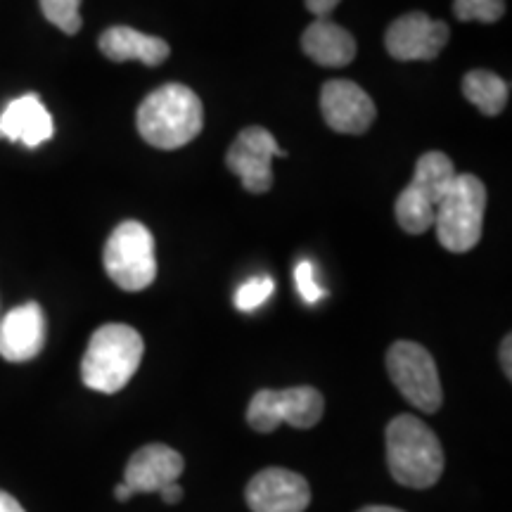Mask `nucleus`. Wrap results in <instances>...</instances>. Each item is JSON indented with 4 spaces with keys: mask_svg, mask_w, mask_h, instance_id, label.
I'll return each instance as SVG.
<instances>
[{
    "mask_svg": "<svg viewBox=\"0 0 512 512\" xmlns=\"http://www.w3.org/2000/svg\"><path fill=\"white\" fill-rule=\"evenodd\" d=\"M136 126L147 145L157 150H178L202 133V100L183 83H166L140 102Z\"/></svg>",
    "mask_w": 512,
    "mask_h": 512,
    "instance_id": "obj_1",
    "label": "nucleus"
},
{
    "mask_svg": "<svg viewBox=\"0 0 512 512\" xmlns=\"http://www.w3.org/2000/svg\"><path fill=\"white\" fill-rule=\"evenodd\" d=\"M140 332L124 323H107L93 332L81 361V380L100 394H117L131 382L143 361Z\"/></svg>",
    "mask_w": 512,
    "mask_h": 512,
    "instance_id": "obj_2",
    "label": "nucleus"
},
{
    "mask_svg": "<svg viewBox=\"0 0 512 512\" xmlns=\"http://www.w3.org/2000/svg\"><path fill=\"white\" fill-rule=\"evenodd\" d=\"M387 465L396 482L430 489L439 482L446 458L441 441L415 415H396L387 425Z\"/></svg>",
    "mask_w": 512,
    "mask_h": 512,
    "instance_id": "obj_3",
    "label": "nucleus"
},
{
    "mask_svg": "<svg viewBox=\"0 0 512 512\" xmlns=\"http://www.w3.org/2000/svg\"><path fill=\"white\" fill-rule=\"evenodd\" d=\"M486 188L477 176L458 174L434 211L439 245L448 252H470L482 240Z\"/></svg>",
    "mask_w": 512,
    "mask_h": 512,
    "instance_id": "obj_4",
    "label": "nucleus"
},
{
    "mask_svg": "<svg viewBox=\"0 0 512 512\" xmlns=\"http://www.w3.org/2000/svg\"><path fill=\"white\" fill-rule=\"evenodd\" d=\"M456 166L444 152H425L413 171V181L396 197L394 214L399 226L411 235H422L434 226V211L456 178Z\"/></svg>",
    "mask_w": 512,
    "mask_h": 512,
    "instance_id": "obj_5",
    "label": "nucleus"
},
{
    "mask_svg": "<svg viewBox=\"0 0 512 512\" xmlns=\"http://www.w3.org/2000/svg\"><path fill=\"white\" fill-rule=\"evenodd\" d=\"M102 264L112 283L121 290L143 292L157 278L155 238L143 223H119L102 252Z\"/></svg>",
    "mask_w": 512,
    "mask_h": 512,
    "instance_id": "obj_6",
    "label": "nucleus"
},
{
    "mask_svg": "<svg viewBox=\"0 0 512 512\" xmlns=\"http://www.w3.org/2000/svg\"><path fill=\"white\" fill-rule=\"evenodd\" d=\"M325 411V399L313 387L261 389L252 396L247 408L249 427L261 434L275 432L280 425L309 430L318 425Z\"/></svg>",
    "mask_w": 512,
    "mask_h": 512,
    "instance_id": "obj_7",
    "label": "nucleus"
},
{
    "mask_svg": "<svg viewBox=\"0 0 512 512\" xmlns=\"http://www.w3.org/2000/svg\"><path fill=\"white\" fill-rule=\"evenodd\" d=\"M387 373L403 399L413 403L418 411H439L444 392H441L437 363L425 347L408 339L392 344L387 351Z\"/></svg>",
    "mask_w": 512,
    "mask_h": 512,
    "instance_id": "obj_8",
    "label": "nucleus"
},
{
    "mask_svg": "<svg viewBox=\"0 0 512 512\" xmlns=\"http://www.w3.org/2000/svg\"><path fill=\"white\" fill-rule=\"evenodd\" d=\"M287 152L264 126H247L230 145L226 164L240 178L247 192L264 195L273 188V159Z\"/></svg>",
    "mask_w": 512,
    "mask_h": 512,
    "instance_id": "obj_9",
    "label": "nucleus"
},
{
    "mask_svg": "<svg viewBox=\"0 0 512 512\" xmlns=\"http://www.w3.org/2000/svg\"><path fill=\"white\" fill-rule=\"evenodd\" d=\"M451 38L446 22L432 19L427 12H408L389 24L384 46L399 62H427L439 57Z\"/></svg>",
    "mask_w": 512,
    "mask_h": 512,
    "instance_id": "obj_10",
    "label": "nucleus"
},
{
    "mask_svg": "<svg viewBox=\"0 0 512 512\" xmlns=\"http://www.w3.org/2000/svg\"><path fill=\"white\" fill-rule=\"evenodd\" d=\"M320 112L332 131L361 136L375 124L377 110L370 95L347 79H332L320 91Z\"/></svg>",
    "mask_w": 512,
    "mask_h": 512,
    "instance_id": "obj_11",
    "label": "nucleus"
},
{
    "mask_svg": "<svg viewBox=\"0 0 512 512\" xmlns=\"http://www.w3.org/2000/svg\"><path fill=\"white\" fill-rule=\"evenodd\" d=\"M252 512H304L311 503V486L302 475L285 467H266L247 484Z\"/></svg>",
    "mask_w": 512,
    "mask_h": 512,
    "instance_id": "obj_12",
    "label": "nucleus"
},
{
    "mask_svg": "<svg viewBox=\"0 0 512 512\" xmlns=\"http://www.w3.org/2000/svg\"><path fill=\"white\" fill-rule=\"evenodd\" d=\"M46 347V313L36 302H27L5 313L0 320V356L10 363L31 361Z\"/></svg>",
    "mask_w": 512,
    "mask_h": 512,
    "instance_id": "obj_13",
    "label": "nucleus"
},
{
    "mask_svg": "<svg viewBox=\"0 0 512 512\" xmlns=\"http://www.w3.org/2000/svg\"><path fill=\"white\" fill-rule=\"evenodd\" d=\"M183 467V456L171 446H143L128 460L124 484L131 486L133 494H159L164 486L178 482V477L183 475Z\"/></svg>",
    "mask_w": 512,
    "mask_h": 512,
    "instance_id": "obj_14",
    "label": "nucleus"
},
{
    "mask_svg": "<svg viewBox=\"0 0 512 512\" xmlns=\"http://www.w3.org/2000/svg\"><path fill=\"white\" fill-rule=\"evenodd\" d=\"M55 133L53 117L36 93L10 100L0 114V138L24 147H38L48 143Z\"/></svg>",
    "mask_w": 512,
    "mask_h": 512,
    "instance_id": "obj_15",
    "label": "nucleus"
},
{
    "mask_svg": "<svg viewBox=\"0 0 512 512\" xmlns=\"http://www.w3.org/2000/svg\"><path fill=\"white\" fill-rule=\"evenodd\" d=\"M100 53L112 62H131L138 60L147 67H159V64L169 60V43L164 38L143 34V31L133 27H110L102 31Z\"/></svg>",
    "mask_w": 512,
    "mask_h": 512,
    "instance_id": "obj_16",
    "label": "nucleus"
},
{
    "mask_svg": "<svg viewBox=\"0 0 512 512\" xmlns=\"http://www.w3.org/2000/svg\"><path fill=\"white\" fill-rule=\"evenodd\" d=\"M302 50L320 67H347L356 57V38L332 19H313L302 36Z\"/></svg>",
    "mask_w": 512,
    "mask_h": 512,
    "instance_id": "obj_17",
    "label": "nucleus"
},
{
    "mask_svg": "<svg viewBox=\"0 0 512 512\" xmlns=\"http://www.w3.org/2000/svg\"><path fill=\"white\" fill-rule=\"evenodd\" d=\"M463 95L486 117H496L508 105L510 86L489 69H472L463 79Z\"/></svg>",
    "mask_w": 512,
    "mask_h": 512,
    "instance_id": "obj_18",
    "label": "nucleus"
},
{
    "mask_svg": "<svg viewBox=\"0 0 512 512\" xmlns=\"http://www.w3.org/2000/svg\"><path fill=\"white\" fill-rule=\"evenodd\" d=\"M275 292V280L271 275H254L242 283L238 290H235V309L242 313H252L256 309H261L268 299L273 297Z\"/></svg>",
    "mask_w": 512,
    "mask_h": 512,
    "instance_id": "obj_19",
    "label": "nucleus"
},
{
    "mask_svg": "<svg viewBox=\"0 0 512 512\" xmlns=\"http://www.w3.org/2000/svg\"><path fill=\"white\" fill-rule=\"evenodd\" d=\"M43 17L57 29L64 31L67 36L79 34L83 19H81V0H41Z\"/></svg>",
    "mask_w": 512,
    "mask_h": 512,
    "instance_id": "obj_20",
    "label": "nucleus"
},
{
    "mask_svg": "<svg viewBox=\"0 0 512 512\" xmlns=\"http://www.w3.org/2000/svg\"><path fill=\"white\" fill-rule=\"evenodd\" d=\"M453 15L460 22L494 24L505 15V0H453Z\"/></svg>",
    "mask_w": 512,
    "mask_h": 512,
    "instance_id": "obj_21",
    "label": "nucleus"
},
{
    "mask_svg": "<svg viewBox=\"0 0 512 512\" xmlns=\"http://www.w3.org/2000/svg\"><path fill=\"white\" fill-rule=\"evenodd\" d=\"M294 285H297L299 297H302L306 304H318L320 299L328 294V290H325V287H320V283H318L316 264L309 259L299 261V264L294 266Z\"/></svg>",
    "mask_w": 512,
    "mask_h": 512,
    "instance_id": "obj_22",
    "label": "nucleus"
},
{
    "mask_svg": "<svg viewBox=\"0 0 512 512\" xmlns=\"http://www.w3.org/2000/svg\"><path fill=\"white\" fill-rule=\"evenodd\" d=\"M339 3H342V0H306V10H309L316 19H330Z\"/></svg>",
    "mask_w": 512,
    "mask_h": 512,
    "instance_id": "obj_23",
    "label": "nucleus"
},
{
    "mask_svg": "<svg viewBox=\"0 0 512 512\" xmlns=\"http://www.w3.org/2000/svg\"><path fill=\"white\" fill-rule=\"evenodd\" d=\"M159 496H162V501H164L166 505H174V503H178V501H181V498H183V489H181V484L174 482V484L164 486V489L159 491Z\"/></svg>",
    "mask_w": 512,
    "mask_h": 512,
    "instance_id": "obj_24",
    "label": "nucleus"
},
{
    "mask_svg": "<svg viewBox=\"0 0 512 512\" xmlns=\"http://www.w3.org/2000/svg\"><path fill=\"white\" fill-rule=\"evenodd\" d=\"M0 512H24L22 505L15 496L5 494V491H0Z\"/></svg>",
    "mask_w": 512,
    "mask_h": 512,
    "instance_id": "obj_25",
    "label": "nucleus"
},
{
    "mask_svg": "<svg viewBox=\"0 0 512 512\" xmlns=\"http://www.w3.org/2000/svg\"><path fill=\"white\" fill-rule=\"evenodd\" d=\"M510 347H512V337L508 335L503 339V347H501V366H503V370H505V375H508V380H510V375H512V363H510Z\"/></svg>",
    "mask_w": 512,
    "mask_h": 512,
    "instance_id": "obj_26",
    "label": "nucleus"
},
{
    "mask_svg": "<svg viewBox=\"0 0 512 512\" xmlns=\"http://www.w3.org/2000/svg\"><path fill=\"white\" fill-rule=\"evenodd\" d=\"M114 496H117V501L126 503L128 498H131V496H136V494H133V491H131V486H126L124 482H121V484L117 486V489H114Z\"/></svg>",
    "mask_w": 512,
    "mask_h": 512,
    "instance_id": "obj_27",
    "label": "nucleus"
},
{
    "mask_svg": "<svg viewBox=\"0 0 512 512\" xmlns=\"http://www.w3.org/2000/svg\"><path fill=\"white\" fill-rule=\"evenodd\" d=\"M358 512H403V510L389 508V505H368V508H361Z\"/></svg>",
    "mask_w": 512,
    "mask_h": 512,
    "instance_id": "obj_28",
    "label": "nucleus"
}]
</instances>
